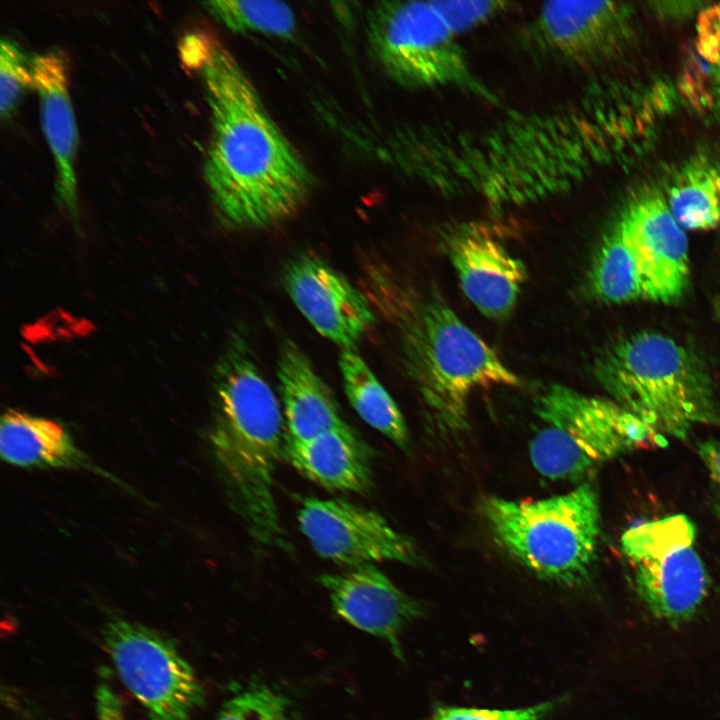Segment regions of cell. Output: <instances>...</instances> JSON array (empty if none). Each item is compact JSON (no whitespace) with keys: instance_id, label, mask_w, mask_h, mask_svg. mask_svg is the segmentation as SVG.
<instances>
[{"instance_id":"6da1fadb","label":"cell","mask_w":720,"mask_h":720,"mask_svg":"<svg viewBox=\"0 0 720 720\" xmlns=\"http://www.w3.org/2000/svg\"><path fill=\"white\" fill-rule=\"evenodd\" d=\"M181 51L200 73L210 110L204 176L219 219L230 228L259 229L288 218L311 190L308 167L224 46L191 36Z\"/></svg>"},{"instance_id":"7a4b0ae2","label":"cell","mask_w":720,"mask_h":720,"mask_svg":"<svg viewBox=\"0 0 720 720\" xmlns=\"http://www.w3.org/2000/svg\"><path fill=\"white\" fill-rule=\"evenodd\" d=\"M369 285L372 300L396 328L408 375L446 427L466 425L468 400L477 389L521 384L438 293L415 292L378 271Z\"/></svg>"},{"instance_id":"3957f363","label":"cell","mask_w":720,"mask_h":720,"mask_svg":"<svg viewBox=\"0 0 720 720\" xmlns=\"http://www.w3.org/2000/svg\"><path fill=\"white\" fill-rule=\"evenodd\" d=\"M216 393L218 417L212 443L232 505L257 547H284L273 492L277 463L283 456L284 416L241 341L218 367Z\"/></svg>"},{"instance_id":"277c9868","label":"cell","mask_w":720,"mask_h":720,"mask_svg":"<svg viewBox=\"0 0 720 720\" xmlns=\"http://www.w3.org/2000/svg\"><path fill=\"white\" fill-rule=\"evenodd\" d=\"M594 373L614 401L662 436L685 439L696 424L720 423L701 362L674 339L639 332L609 345Z\"/></svg>"},{"instance_id":"5b68a950","label":"cell","mask_w":720,"mask_h":720,"mask_svg":"<svg viewBox=\"0 0 720 720\" xmlns=\"http://www.w3.org/2000/svg\"><path fill=\"white\" fill-rule=\"evenodd\" d=\"M481 514L497 544L537 577L566 587L588 579L601 530L590 483L542 499L488 496Z\"/></svg>"},{"instance_id":"8992f818","label":"cell","mask_w":720,"mask_h":720,"mask_svg":"<svg viewBox=\"0 0 720 720\" xmlns=\"http://www.w3.org/2000/svg\"><path fill=\"white\" fill-rule=\"evenodd\" d=\"M544 422L530 443L534 468L550 480H578L600 464L664 437L614 400L552 385L538 400Z\"/></svg>"},{"instance_id":"52a82bcc","label":"cell","mask_w":720,"mask_h":720,"mask_svg":"<svg viewBox=\"0 0 720 720\" xmlns=\"http://www.w3.org/2000/svg\"><path fill=\"white\" fill-rule=\"evenodd\" d=\"M366 34L377 65L398 85L423 90L453 88L497 102L432 1L375 3L368 10Z\"/></svg>"},{"instance_id":"ba28073f","label":"cell","mask_w":720,"mask_h":720,"mask_svg":"<svg viewBox=\"0 0 720 720\" xmlns=\"http://www.w3.org/2000/svg\"><path fill=\"white\" fill-rule=\"evenodd\" d=\"M620 543L635 591L656 618L677 624L695 615L707 596L709 577L688 516L635 524L625 530Z\"/></svg>"},{"instance_id":"9c48e42d","label":"cell","mask_w":720,"mask_h":720,"mask_svg":"<svg viewBox=\"0 0 720 720\" xmlns=\"http://www.w3.org/2000/svg\"><path fill=\"white\" fill-rule=\"evenodd\" d=\"M117 673L149 720H192L205 691L172 641L146 626L108 621L101 632Z\"/></svg>"},{"instance_id":"30bf717a","label":"cell","mask_w":720,"mask_h":720,"mask_svg":"<svg viewBox=\"0 0 720 720\" xmlns=\"http://www.w3.org/2000/svg\"><path fill=\"white\" fill-rule=\"evenodd\" d=\"M297 518L314 551L334 563L353 568L382 561L410 566L424 562L409 537L378 512L352 502L307 498Z\"/></svg>"},{"instance_id":"8fae6325","label":"cell","mask_w":720,"mask_h":720,"mask_svg":"<svg viewBox=\"0 0 720 720\" xmlns=\"http://www.w3.org/2000/svg\"><path fill=\"white\" fill-rule=\"evenodd\" d=\"M629 10L612 1L543 3L528 25V46L543 58L586 67L611 56L624 39Z\"/></svg>"},{"instance_id":"7c38bea8","label":"cell","mask_w":720,"mask_h":720,"mask_svg":"<svg viewBox=\"0 0 720 720\" xmlns=\"http://www.w3.org/2000/svg\"><path fill=\"white\" fill-rule=\"evenodd\" d=\"M640 266L647 299L671 303L689 280L688 242L666 198L654 189L636 193L616 220Z\"/></svg>"},{"instance_id":"4fadbf2b","label":"cell","mask_w":720,"mask_h":720,"mask_svg":"<svg viewBox=\"0 0 720 720\" xmlns=\"http://www.w3.org/2000/svg\"><path fill=\"white\" fill-rule=\"evenodd\" d=\"M282 284L318 333L343 348H352L376 320L369 299L317 256L304 253L290 259Z\"/></svg>"},{"instance_id":"5bb4252c","label":"cell","mask_w":720,"mask_h":720,"mask_svg":"<svg viewBox=\"0 0 720 720\" xmlns=\"http://www.w3.org/2000/svg\"><path fill=\"white\" fill-rule=\"evenodd\" d=\"M444 248L461 289L480 313L490 319L508 317L526 280V268L488 227L463 223L450 229Z\"/></svg>"},{"instance_id":"9a60e30c","label":"cell","mask_w":720,"mask_h":720,"mask_svg":"<svg viewBox=\"0 0 720 720\" xmlns=\"http://www.w3.org/2000/svg\"><path fill=\"white\" fill-rule=\"evenodd\" d=\"M335 614L353 627L385 641L393 655L404 659L400 637L425 614L421 602L397 587L373 564L318 577Z\"/></svg>"},{"instance_id":"2e32d148","label":"cell","mask_w":720,"mask_h":720,"mask_svg":"<svg viewBox=\"0 0 720 720\" xmlns=\"http://www.w3.org/2000/svg\"><path fill=\"white\" fill-rule=\"evenodd\" d=\"M32 88L40 101L42 129L56 168L57 201L78 216L75 159L77 127L68 90L67 66L61 54L49 51L31 59Z\"/></svg>"},{"instance_id":"e0dca14e","label":"cell","mask_w":720,"mask_h":720,"mask_svg":"<svg viewBox=\"0 0 720 720\" xmlns=\"http://www.w3.org/2000/svg\"><path fill=\"white\" fill-rule=\"evenodd\" d=\"M276 372L285 437L305 441L347 425L329 387L304 352L290 340L281 344Z\"/></svg>"},{"instance_id":"ac0fdd59","label":"cell","mask_w":720,"mask_h":720,"mask_svg":"<svg viewBox=\"0 0 720 720\" xmlns=\"http://www.w3.org/2000/svg\"><path fill=\"white\" fill-rule=\"evenodd\" d=\"M283 457L328 490L363 493L372 484L368 449L348 424L305 441L285 437Z\"/></svg>"},{"instance_id":"d6986e66","label":"cell","mask_w":720,"mask_h":720,"mask_svg":"<svg viewBox=\"0 0 720 720\" xmlns=\"http://www.w3.org/2000/svg\"><path fill=\"white\" fill-rule=\"evenodd\" d=\"M0 453L21 467H72L84 459L63 426L13 409L1 418Z\"/></svg>"},{"instance_id":"ffe728a7","label":"cell","mask_w":720,"mask_h":720,"mask_svg":"<svg viewBox=\"0 0 720 720\" xmlns=\"http://www.w3.org/2000/svg\"><path fill=\"white\" fill-rule=\"evenodd\" d=\"M339 368L345 394L356 413L395 445L406 448L409 433L399 407L353 347L342 349Z\"/></svg>"},{"instance_id":"44dd1931","label":"cell","mask_w":720,"mask_h":720,"mask_svg":"<svg viewBox=\"0 0 720 720\" xmlns=\"http://www.w3.org/2000/svg\"><path fill=\"white\" fill-rule=\"evenodd\" d=\"M587 287L594 298L605 303L647 299L640 266L617 221L604 234L593 255Z\"/></svg>"},{"instance_id":"7402d4cb","label":"cell","mask_w":720,"mask_h":720,"mask_svg":"<svg viewBox=\"0 0 720 720\" xmlns=\"http://www.w3.org/2000/svg\"><path fill=\"white\" fill-rule=\"evenodd\" d=\"M669 209L684 230L720 224V168L703 158L685 164L667 190Z\"/></svg>"},{"instance_id":"603a6c76","label":"cell","mask_w":720,"mask_h":720,"mask_svg":"<svg viewBox=\"0 0 720 720\" xmlns=\"http://www.w3.org/2000/svg\"><path fill=\"white\" fill-rule=\"evenodd\" d=\"M218 21L234 32L291 37L297 27L293 10L279 1L222 0L203 4Z\"/></svg>"},{"instance_id":"cb8c5ba5","label":"cell","mask_w":720,"mask_h":720,"mask_svg":"<svg viewBox=\"0 0 720 720\" xmlns=\"http://www.w3.org/2000/svg\"><path fill=\"white\" fill-rule=\"evenodd\" d=\"M214 720H293L291 702L277 688L253 681L231 695Z\"/></svg>"},{"instance_id":"d4e9b609","label":"cell","mask_w":720,"mask_h":720,"mask_svg":"<svg viewBox=\"0 0 720 720\" xmlns=\"http://www.w3.org/2000/svg\"><path fill=\"white\" fill-rule=\"evenodd\" d=\"M31 61H28L19 45L9 38H2L0 46V113L9 118L22 94L32 88Z\"/></svg>"},{"instance_id":"484cf974","label":"cell","mask_w":720,"mask_h":720,"mask_svg":"<svg viewBox=\"0 0 720 720\" xmlns=\"http://www.w3.org/2000/svg\"><path fill=\"white\" fill-rule=\"evenodd\" d=\"M551 699L533 706L516 709H485L435 705L430 716L423 720H543L564 702Z\"/></svg>"},{"instance_id":"4316f807","label":"cell","mask_w":720,"mask_h":720,"mask_svg":"<svg viewBox=\"0 0 720 720\" xmlns=\"http://www.w3.org/2000/svg\"><path fill=\"white\" fill-rule=\"evenodd\" d=\"M432 3L457 36L488 22L511 5L504 1H432Z\"/></svg>"},{"instance_id":"83f0119b","label":"cell","mask_w":720,"mask_h":720,"mask_svg":"<svg viewBox=\"0 0 720 720\" xmlns=\"http://www.w3.org/2000/svg\"><path fill=\"white\" fill-rule=\"evenodd\" d=\"M697 46L711 66L720 65V4L705 10L699 18Z\"/></svg>"},{"instance_id":"f1b7e54d","label":"cell","mask_w":720,"mask_h":720,"mask_svg":"<svg viewBox=\"0 0 720 720\" xmlns=\"http://www.w3.org/2000/svg\"><path fill=\"white\" fill-rule=\"evenodd\" d=\"M698 453L709 476L713 506L720 517V441L701 442Z\"/></svg>"},{"instance_id":"f546056e","label":"cell","mask_w":720,"mask_h":720,"mask_svg":"<svg viewBox=\"0 0 720 720\" xmlns=\"http://www.w3.org/2000/svg\"><path fill=\"white\" fill-rule=\"evenodd\" d=\"M97 698L99 713L103 720H120L118 703L109 690L100 689Z\"/></svg>"},{"instance_id":"4dcf8cb0","label":"cell","mask_w":720,"mask_h":720,"mask_svg":"<svg viewBox=\"0 0 720 720\" xmlns=\"http://www.w3.org/2000/svg\"><path fill=\"white\" fill-rule=\"evenodd\" d=\"M712 68V74L714 79V88L716 92V98L717 102L720 106V65L717 66H711Z\"/></svg>"}]
</instances>
